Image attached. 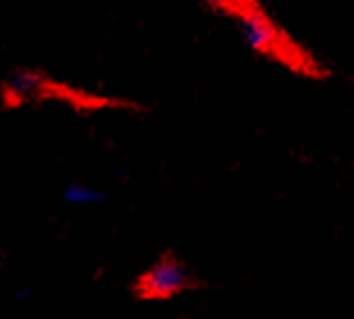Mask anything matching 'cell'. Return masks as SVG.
Instances as JSON below:
<instances>
[{
  "mask_svg": "<svg viewBox=\"0 0 354 319\" xmlns=\"http://www.w3.org/2000/svg\"><path fill=\"white\" fill-rule=\"evenodd\" d=\"M238 28L243 32L245 44L256 55L283 66L286 71L308 80H325L329 75V68L283 26H279L277 19L263 5L252 14H247L245 19H240Z\"/></svg>",
  "mask_w": 354,
  "mask_h": 319,
  "instance_id": "1",
  "label": "cell"
},
{
  "mask_svg": "<svg viewBox=\"0 0 354 319\" xmlns=\"http://www.w3.org/2000/svg\"><path fill=\"white\" fill-rule=\"evenodd\" d=\"M194 287L192 271L176 255H162L135 283V294L147 301H167Z\"/></svg>",
  "mask_w": 354,
  "mask_h": 319,
  "instance_id": "2",
  "label": "cell"
},
{
  "mask_svg": "<svg viewBox=\"0 0 354 319\" xmlns=\"http://www.w3.org/2000/svg\"><path fill=\"white\" fill-rule=\"evenodd\" d=\"M48 75L37 68H17L3 82V101L10 108H21L26 103L41 101Z\"/></svg>",
  "mask_w": 354,
  "mask_h": 319,
  "instance_id": "3",
  "label": "cell"
},
{
  "mask_svg": "<svg viewBox=\"0 0 354 319\" xmlns=\"http://www.w3.org/2000/svg\"><path fill=\"white\" fill-rule=\"evenodd\" d=\"M206 3L210 10H215L222 17H229L236 23L261 7V0H206Z\"/></svg>",
  "mask_w": 354,
  "mask_h": 319,
  "instance_id": "4",
  "label": "cell"
},
{
  "mask_svg": "<svg viewBox=\"0 0 354 319\" xmlns=\"http://www.w3.org/2000/svg\"><path fill=\"white\" fill-rule=\"evenodd\" d=\"M64 199L69 201V203H82V205H87V203H94V201H99L101 196L92 192L87 185H82V182H73V185H69L64 189Z\"/></svg>",
  "mask_w": 354,
  "mask_h": 319,
  "instance_id": "5",
  "label": "cell"
}]
</instances>
